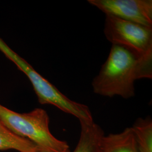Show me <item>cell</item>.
Masks as SVG:
<instances>
[{"label":"cell","mask_w":152,"mask_h":152,"mask_svg":"<svg viewBox=\"0 0 152 152\" xmlns=\"http://www.w3.org/2000/svg\"><path fill=\"white\" fill-rule=\"evenodd\" d=\"M152 79V56H145L131 49L112 45L108 56L91 85L95 94L112 98L135 96V82Z\"/></svg>","instance_id":"obj_1"},{"label":"cell","mask_w":152,"mask_h":152,"mask_svg":"<svg viewBox=\"0 0 152 152\" xmlns=\"http://www.w3.org/2000/svg\"><path fill=\"white\" fill-rule=\"evenodd\" d=\"M0 120L13 133L32 141L42 152H70L68 143L50 132L49 115L43 109L19 113L0 104Z\"/></svg>","instance_id":"obj_2"},{"label":"cell","mask_w":152,"mask_h":152,"mask_svg":"<svg viewBox=\"0 0 152 152\" xmlns=\"http://www.w3.org/2000/svg\"><path fill=\"white\" fill-rule=\"evenodd\" d=\"M0 51L27 76L32 85L39 103L53 105L66 113L76 117L80 122L94 121L88 106L66 97L7 45H3Z\"/></svg>","instance_id":"obj_3"},{"label":"cell","mask_w":152,"mask_h":152,"mask_svg":"<svg viewBox=\"0 0 152 152\" xmlns=\"http://www.w3.org/2000/svg\"><path fill=\"white\" fill-rule=\"evenodd\" d=\"M104 33L112 45L131 49L145 56H152V27L106 15Z\"/></svg>","instance_id":"obj_4"},{"label":"cell","mask_w":152,"mask_h":152,"mask_svg":"<svg viewBox=\"0 0 152 152\" xmlns=\"http://www.w3.org/2000/svg\"><path fill=\"white\" fill-rule=\"evenodd\" d=\"M87 2L105 15L152 27V0H88Z\"/></svg>","instance_id":"obj_5"},{"label":"cell","mask_w":152,"mask_h":152,"mask_svg":"<svg viewBox=\"0 0 152 152\" xmlns=\"http://www.w3.org/2000/svg\"><path fill=\"white\" fill-rule=\"evenodd\" d=\"M101 152H139L131 127L117 134H110L102 137Z\"/></svg>","instance_id":"obj_6"},{"label":"cell","mask_w":152,"mask_h":152,"mask_svg":"<svg viewBox=\"0 0 152 152\" xmlns=\"http://www.w3.org/2000/svg\"><path fill=\"white\" fill-rule=\"evenodd\" d=\"M80 124V137L73 152H101V141L105 135L102 129L94 121Z\"/></svg>","instance_id":"obj_7"},{"label":"cell","mask_w":152,"mask_h":152,"mask_svg":"<svg viewBox=\"0 0 152 152\" xmlns=\"http://www.w3.org/2000/svg\"><path fill=\"white\" fill-rule=\"evenodd\" d=\"M9 149L19 152H42L32 141L13 133L0 120V151Z\"/></svg>","instance_id":"obj_8"},{"label":"cell","mask_w":152,"mask_h":152,"mask_svg":"<svg viewBox=\"0 0 152 152\" xmlns=\"http://www.w3.org/2000/svg\"><path fill=\"white\" fill-rule=\"evenodd\" d=\"M139 152H152V120L139 118L131 127Z\"/></svg>","instance_id":"obj_9"},{"label":"cell","mask_w":152,"mask_h":152,"mask_svg":"<svg viewBox=\"0 0 152 152\" xmlns=\"http://www.w3.org/2000/svg\"></svg>","instance_id":"obj_10"}]
</instances>
